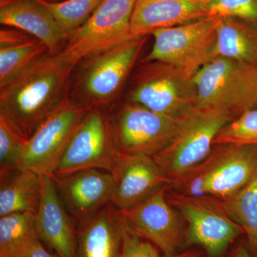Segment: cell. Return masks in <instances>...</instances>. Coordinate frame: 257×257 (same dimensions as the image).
I'll use <instances>...</instances> for the list:
<instances>
[{"mask_svg": "<svg viewBox=\"0 0 257 257\" xmlns=\"http://www.w3.org/2000/svg\"><path fill=\"white\" fill-rule=\"evenodd\" d=\"M75 67L61 52L44 55L0 87V115L29 140L68 97Z\"/></svg>", "mask_w": 257, "mask_h": 257, "instance_id": "cell-1", "label": "cell"}, {"mask_svg": "<svg viewBox=\"0 0 257 257\" xmlns=\"http://www.w3.org/2000/svg\"><path fill=\"white\" fill-rule=\"evenodd\" d=\"M147 37H135L87 56L74 67L68 97L87 109L110 111L133 74Z\"/></svg>", "mask_w": 257, "mask_h": 257, "instance_id": "cell-2", "label": "cell"}, {"mask_svg": "<svg viewBox=\"0 0 257 257\" xmlns=\"http://www.w3.org/2000/svg\"><path fill=\"white\" fill-rule=\"evenodd\" d=\"M233 119L228 111L200 106L179 118L175 138L152 157L170 184L209 156L218 134Z\"/></svg>", "mask_w": 257, "mask_h": 257, "instance_id": "cell-3", "label": "cell"}, {"mask_svg": "<svg viewBox=\"0 0 257 257\" xmlns=\"http://www.w3.org/2000/svg\"><path fill=\"white\" fill-rule=\"evenodd\" d=\"M257 172V145H214L205 160L182 177L184 189L194 196L219 200L232 197Z\"/></svg>", "mask_w": 257, "mask_h": 257, "instance_id": "cell-4", "label": "cell"}, {"mask_svg": "<svg viewBox=\"0 0 257 257\" xmlns=\"http://www.w3.org/2000/svg\"><path fill=\"white\" fill-rule=\"evenodd\" d=\"M197 106L228 111L234 119L257 108V66L215 58L193 77Z\"/></svg>", "mask_w": 257, "mask_h": 257, "instance_id": "cell-5", "label": "cell"}, {"mask_svg": "<svg viewBox=\"0 0 257 257\" xmlns=\"http://www.w3.org/2000/svg\"><path fill=\"white\" fill-rule=\"evenodd\" d=\"M130 79L127 101L158 114L179 119L197 106L192 77L170 64L142 62Z\"/></svg>", "mask_w": 257, "mask_h": 257, "instance_id": "cell-6", "label": "cell"}, {"mask_svg": "<svg viewBox=\"0 0 257 257\" xmlns=\"http://www.w3.org/2000/svg\"><path fill=\"white\" fill-rule=\"evenodd\" d=\"M221 18L206 17L179 26L160 29L152 34L154 44L142 62L170 64L192 77L212 60L216 30Z\"/></svg>", "mask_w": 257, "mask_h": 257, "instance_id": "cell-7", "label": "cell"}, {"mask_svg": "<svg viewBox=\"0 0 257 257\" xmlns=\"http://www.w3.org/2000/svg\"><path fill=\"white\" fill-rule=\"evenodd\" d=\"M179 124V118L158 114L128 101L110 111L111 138L119 153L154 157L172 142Z\"/></svg>", "mask_w": 257, "mask_h": 257, "instance_id": "cell-8", "label": "cell"}, {"mask_svg": "<svg viewBox=\"0 0 257 257\" xmlns=\"http://www.w3.org/2000/svg\"><path fill=\"white\" fill-rule=\"evenodd\" d=\"M168 202L188 224L187 239L202 246L211 257H219L242 229L228 216L219 199L210 196L191 197L169 188Z\"/></svg>", "mask_w": 257, "mask_h": 257, "instance_id": "cell-9", "label": "cell"}, {"mask_svg": "<svg viewBox=\"0 0 257 257\" xmlns=\"http://www.w3.org/2000/svg\"><path fill=\"white\" fill-rule=\"evenodd\" d=\"M88 110L69 97L64 99L29 139L20 169L52 177Z\"/></svg>", "mask_w": 257, "mask_h": 257, "instance_id": "cell-10", "label": "cell"}, {"mask_svg": "<svg viewBox=\"0 0 257 257\" xmlns=\"http://www.w3.org/2000/svg\"><path fill=\"white\" fill-rule=\"evenodd\" d=\"M135 3L136 0H103L89 20L70 35L61 53L77 65L88 55L133 38Z\"/></svg>", "mask_w": 257, "mask_h": 257, "instance_id": "cell-11", "label": "cell"}, {"mask_svg": "<svg viewBox=\"0 0 257 257\" xmlns=\"http://www.w3.org/2000/svg\"><path fill=\"white\" fill-rule=\"evenodd\" d=\"M116 155L111 138L110 111L89 109L74 132L53 176L89 169L111 172Z\"/></svg>", "mask_w": 257, "mask_h": 257, "instance_id": "cell-12", "label": "cell"}, {"mask_svg": "<svg viewBox=\"0 0 257 257\" xmlns=\"http://www.w3.org/2000/svg\"><path fill=\"white\" fill-rule=\"evenodd\" d=\"M169 184L141 202L119 211L126 226L135 234L157 246L165 256H175L184 233V219L167 200Z\"/></svg>", "mask_w": 257, "mask_h": 257, "instance_id": "cell-13", "label": "cell"}, {"mask_svg": "<svg viewBox=\"0 0 257 257\" xmlns=\"http://www.w3.org/2000/svg\"><path fill=\"white\" fill-rule=\"evenodd\" d=\"M111 172L114 184L110 203L119 211L133 207L170 184L153 157L144 154L116 152Z\"/></svg>", "mask_w": 257, "mask_h": 257, "instance_id": "cell-14", "label": "cell"}, {"mask_svg": "<svg viewBox=\"0 0 257 257\" xmlns=\"http://www.w3.org/2000/svg\"><path fill=\"white\" fill-rule=\"evenodd\" d=\"M64 205L76 222L111 202L114 179L109 171L89 169L63 176H52Z\"/></svg>", "mask_w": 257, "mask_h": 257, "instance_id": "cell-15", "label": "cell"}, {"mask_svg": "<svg viewBox=\"0 0 257 257\" xmlns=\"http://www.w3.org/2000/svg\"><path fill=\"white\" fill-rule=\"evenodd\" d=\"M53 179L42 177V197L36 214L37 236L60 257H76V225L66 211Z\"/></svg>", "mask_w": 257, "mask_h": 257, "instance_id": "cell-16", "label": "cell"}, {"mask_svg": "<svg viewBox=\"0 0 257 257\" xmlns=\"http://www.w3.org/2000/svg\"><path fill=\"white\" fill-rule=\"evenodd\" d=\"M0 23L32 35L52 55L60 53L68 40L52 12L40 0H13L0 5Z\"/></svg>", "mask_w": 257, "mask_h": 257, "instance_id": "cell-17", "label": "cell"}, {"mask_svg": "<svg viewBox=\"0 0 257 257\" xmlns=\"http://www.w3.org/2000/svg\"><path fill=\"white\" fill-rule=\"evenodd\" d=\"M209 0H136L131 20L133 37L179 26L208 15Z\"/></svg>", "mask_w": 257, "mask_h": 257, "instance_id": "cell-18", "label": "cell"}, {"mask_svg": "<svg viewBox=\"0 0 257 257\" xmlns=\"http://www.w3.org/2000/svg\"><path fill=\"white\" fill-rule=\"evenodd\" d=\"M123 219L111 203L76 224V257H120Z\"/></svg>", "mask_w": 257, "mask_h": 257, "instance_id": "cell-19", "label": "cell"}, {"mask_svg": "<svg viewBox=\"0 0 257 257\" xmlns=\"http://www.w3.org/2000/svg\"><path fill=\"white\" fill-rule=\"evenodd\" d=\"M42 197V176L18 169L0 174V216L37 214Z\"/></svg>", "mask_w": 257, "mask_h": 257, "instance_id": "cell-20", "label": "cell"}, {"mask_svg": "<svg viewBox=\"0 0 257 257\" xmlns=\"http://www.w3.org/2000/svg\"><path fill=\"white\" fill-rule=\"evenodd\" d=\"M215 58L257 66V28L238 19L221 18L212 52Z\"/></svg>", "mask_w": 257, "mask_h": 257, "instance_id": "cell-21", "label": "cell"}, {"mask_svg": "<svg viewBox=\"0 0 257 257\" xmlns=\"http://www.w3.org/2000/svg\"><path fill=\"white\" fill-rule=\"evenodd\" d=\"M37 237L36 214L15 213L0 218V257H23Z\"/></svg>", "mask_w": 257, "mask_h": 257, "instance_id": "cell-22", "label": "cell"}, {"mask_svg": "<svg viewBox=\"0 0 257 257\" xmlns=\"http://www.w3.org/2000/svg\"><path fill=\"white\" fill-rule=\"evenodd\" d=\"M220 202L228 216L242 229L257 255V172L237 194Z\"/></svg>", "mask_w": 257, "mask_h": 257, "instance_id": "cell-23", "label": "cell"}, {"mask_svg": "<svg viewBox=\"0 0 257 257\" xmlns=\"http://www.w3.org/2000/svg\"><path fill=\"white\" fill-rule=\"evenodd\" d=\"M47 53V47L35 37L15 45L0 46V87Z\"/></svg>", "mask_w": 257, "mask_h": 257, "instance_id": "cell-24", "label": "cell"}, {"mask_svg": "<svg viewBox=\"0 0 257 257\" xmlns=\"http://www.w3.org/2000/svg\"><path fill=\"white\" fill-rule=\"evenodd\" d=\"M40 1L52 12L69 38L89 20L103 0H64L59 3Z\"/></svg>", "mask_w": 257, "mask_h": 257, "instance_id": "cell-25", "label": "cell"}, {"mask_svg": "<svg viewBox=\"0 0 257 257\" xmlns=\"http://www.w3.org/2000/svg\"><path fill=\"white\" fill-rule=\"evenodd\" d=\"M28 142L0 115V174L21 168Z\"/></svg>", "mask_w": 257, "mask_h": 257, "instance_id": "cell-26", "label": "cell"}, {"mask_svg": "<svg viewBox=\"0 0 257 257\" xmlns=\"http://www.w3.org/2000/svg\"><path fill=\"white\" fill-rule=\"evenodd\" d=\"M222 144L257 145V108L246 111L221 130L214 145Z\"/></svg>", "mask_w": 257, "mask_h": 257, "instance_id": "cell-27", "label": "cell"}, {"mask_svg": "<svg viewBox=\"0 0 257 257\" xmlns=\"http://www.w3.org/2000/svg\"><path fill=\"white\" fill-rule=\"evenodd\" d=\"M208 15L238 19L257 28V0H209Z\"/></svg>", "mask_w": 257, "mask_h": 257, "instance_id": "cell-28", "label": "cell"}, {"mask_svg": "<svg viewBox=\"0 0 257 257\" xmlns=\"http://www.w3.org/2000/svg\"><path fill=\"white\" fill-rule=\"evenodd\" d=\"M158 249L151 242L133 232L123 220L122 248L120 257H161Z\"/></svg>", "mask_w": 257, "mask_h": 257, "instance_id": "cell-29", "label": "cell"}, {"mask_svg": "<svg viewBox=\"0 0 257 257\" xmlns=\"http://www.w3.org/2000/svg\"><path fill=\"white\" fill-rule=\"evenodd\" d=\"M23 257H60L57 253L50 252L44 247L39 237L36 238L27 248Z\"/></svg>", "mask_w": 257, "mask_h": 257, "instance_id": "cell-30", "label": "cell"}, {"mask_svg": "<svg viewBox=\"0 0 257 257\" xmlns=\"http://www.w3.org/2000/svg\"><path fill=\"white\" fill-rule=\"evenodd\" d=\"M234 257H253L244 247H240L235 253Z\"/></svg>", "mask_w": 257, "mask_h": 257, "instance_id": "cell-31", "label": "cell"}, {"mask_svg": "<svg viewBox=\"0 0 257 257\" xmlns=\"http://www.w3.org/2000/svg\"><path fill=\"white\" fill-rule=\"evenodd\" d=\"M13 0H0V5L6 4V3H10Z\"/></svg>", "mask_w": 257, "mask_h": 257, "instance_id": "cell-32", "label": "cell"}, {"mask_svg": "<svg viewBox=\"0 0 257 257\" xmlns=\"http://www.w3.org/2000/svg\"><path fill=\"white\" fill-rule=\"evenodd\" d=\"M48 3H59V2L64 1V0H45Z\"/></svg>", "mask_w": 257, "mask_h": 257, "instance_id": "cell-33", "label": "cell"}, {"mask_svg": "<svg viewBox=\"0 0 257 257\" xmlns=\"http://www.w3.org/2000/svg\"><path fill=\"white\" fill-rule=\"evenodd\" d=\"M172 257H175V256H172ZM182 257H194V256H182Z\"/></svg>", "mask_w": 257, "mask_h": 257, "instance_id": "cell-34", "label": "cell"}]
</instances>
